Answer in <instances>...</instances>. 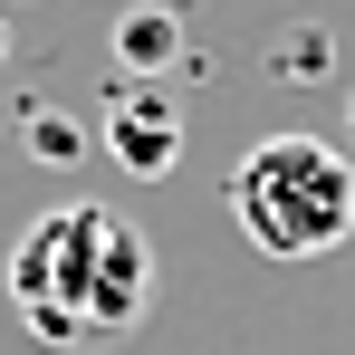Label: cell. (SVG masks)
<instances>
[{
	"label": "cell",
	"instance_id": "cell-1",
	"mask_svg": "<svg viewBox=\"0 0 355 355\" xmlns=\"http://www.w3.org/2000/svg\"><path fill=\"white\" fill-rule=\"evenodd\" d=\"M10 307L49 346H96L135 336L154 307V240L106 202H58L10 250Z\"/></svg>",
	"mask_w": 355,
	"mask_h": 355
},
{
	"label": "cell",
	"instance_id": "cell-2",
	"mask_svg": "<svg viewBox=\"0 0 355 355\" xmlns=\"http://www.w3.org/2000/svg\"><path fill=\"white\" fill-rule=\"evenodd\" d=\"M231 221L269 259H317L355 231V154L327 135H259L231 164Z\"/></svg>",
	"mask_w": 355,
	"mask_h": 355
},
{
	"label": "cell",
	"instance_id": "cell-3",
	"mask_svg": "<svg viewBox=\"0 0 355 355\" xmlns=\"http://www.w3.org/2000/svg\"><path fill=\"white\" fill-rule=\"evenodd\" d=\"M106 154H116L125 173H173L182 164V106L164 96V87H125L116 106H106Z\"/></svg>",
	"mask_w": 355,
	"mask_h": 355
},
{
	"label": "cell",
	"instance_id": "cell-4",
	"mask_svg": "<svg viewBox=\"0 0 355 355\" xmlns=\"http://www.w3.org/2000/svg\"><path fill=\"white\" fill-rule=\"evenodd\" d=\"M116 58H125V77H135V87H154V77L182 58V10H164V0H135V10L116 19Z\"/></svg>",
	"mask_w": 355,
	"mask_h": 355
},
{
	"label": "cell",
	"instance_id": "cell-5",
	"mask_svg": "<svg viewBox=\"0 0 355 355\" xmlns=\"http://www.w3.org/2000/svg\"><path fill=\"white\" fill-rule=\"evenodd\" d=\"M346 125H355V106H346Z\"/></svg>",
	"mask_w": 355,
	"mask_h": 355
}]
</instances>
